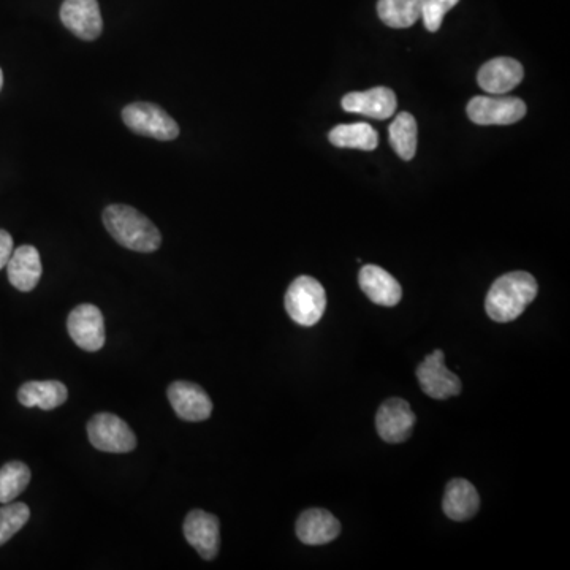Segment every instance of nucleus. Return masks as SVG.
<instances>
[{
	"label": "nucleus",
	"instance_id": "nucleus-10",
	"mask_svg": "<svg viewBox=\"0 0 570 570\" xmlns=\"http://www.w3.org/2000/svg\"><path fill=\"white\" fill-rule=\"evenodd\" d=\"M167 395L176 415L186 422H203L211 417L213 403L200 385L178 380L168 387Z\"/></svg>",
	"mask_w": 570,
	"mask_h": 570
},
{
	"label": "nucleus",
	"instance_id": "nucleus-8",
	"mask_svg": "<svg viewBox=\"0 0 570 570\" xmlns=\"http://www.w3.org/2000/svg\"><path fill=\"white\" fill-rule=\"evenodd\" d=\"M67 330L76 346L86 352H97L105 346V320L94 304H80L70 312Z\"/></svg>",
	"mask_w": 570,
	"mask_h": 570
},
{
	"label": "nucleus",
	"instance_id": "nucleus-17",
	"mask_svg": "<svg viewBox=\"0 0 570 570\" xmlns=\"http://www.w3.org/2000/svg\"><path fill=\"white\" fill-rule=\"evenodd\" d=\"M341 532V523L328 510L309 509L297 521L298 539L306 545H323L335 540Z\"/></svg>",
	"mask_w": 570,
	"mask_h": 570
},
{
	"label": "nucleus",
	"instance_id": "nucleus-20",
	"mask_svg": "<svg viewBox=\"0 0 570 570\" xmlns=\"http://www.w3.org/2000/svg\"><path fill=\"white\" fill-rule=\"evenodd\" d=\"M328 140L336 148L374 151L379 146V133L366 122H355V124H341L331 129Z\"/></svg>",
	"mask_w": 570,
	"mask_h": 570
},
{
	"label": "nucleus",
	"instance_id": "nucleus-23",
	"mask_svg": "<svg viewBox=\"0 0 570 570\" xmlns=\"http://www.w3.org/2000/svg\"><path fill=\"white\" fill-rule=\"evenodd\" d=\"M31 482V469L21 461H10L0 469V502L15 501Z\"/></svg>",
	"mask_w": 570,
	"mask_h": 570
},
{
	"label": "nucleus",
	"instance_id": "nucleus-18",
	"mask_svg": "<svg viewBox=\"0 0 570 570\" xmlns=\"http://www.w3.org/2000/svg\"><path fill=\"white\" fill-rule=\"evenodd\" d=\"M480 496L468 480L453 479L445 488L442 509L453 521L471 520L479 512Z\"/></svg>",
	"mask_w": 570,
	"mask_h": 570
},
{
	"label": "nucleus",
	"instance_id": "nucleus-16",
	"mask_svg": "<svg viewBox=\"0 0 570 570\" xmlns=\"http://www.w3.org/2000/svg\"><path fill=\"white\" fill-rule=\"evenodd\" d=\"M8 281L19 292H31L42 278L40 254L34 246L24 244L13 251L7 263Z\"/></svg>",
	"mask_w": 570,
	"mask_h": 570
},
{
	"label": "nucleus",
	"instance_id": "nucleus-13",
	"mask_svg": "<svg viewBox=\"0 0 570 570\" xmlns=\"http://www.w3.org/2000/svg\"><path fill=\"white\" fill-rule=\"evenodd\" d=\"M342 108L347 113H357L366 118L384 119L392 118L396 113V95L392 89L373 88L365 92H349L342 97Z\"/></svg>",
	"mask_w": 570,
	"mask_h": 570
},
{
	"label": "nucleus",
	"instance_id": "nucleus-27",
	"mask_svg": "<svg viewBox=\"0 0 570 570\" xmlns=\"http://www.w3.org/2000/svg\"><path fill=\"white\" fill-rule=\"evenodd\" d=\"M2 86H4V73L0 70V89H2Z\"/></svg>",
	"mask_w": 570,
	"mask_h": 570
},
{
	"label": "nucleus",
	"instance_id": "nucleus-7",
	"mask_svg": "<svg viewBox=\"0 0 570 570\" xmlns=\"http://www.w3.org/2000/svg\"><path fill=\"white\" fill-rule=\"evenodd\" d=\"M417 379L423 393L439 401L460 395L463 388L458 376L445 368L444 352L439 349L434 350L433 354L428 355L420 363L417 368Z\"/></svg>",
	"mask_w": 570,
	"mask_h": 570
},
{
	"label": "nucleus",
	"instance_id": "nucleus-3",
	"mask_svg": "<svg viewBox=\"0 0 570 570\" xmlns=\"http://www.w3.org/2000/svg\"><path fill=\"white\" fill-rule=\"evenodd\" d=\"M285 311L290 319L303 327L319 323L327 308V293L317 279L300 276L290 284L284 298Z\"/></svg>",
	"mask_w": 570,
	"mask_h": 570
},
{
	"label": "nucleus",
	"instance_id": "nucleus-11",
	"mask_svg": "<svg viewBox=\"0 0 570 570\" xmlns=\"http://www.w3.org/2000/svg\"><path fill=\"white\" fill-rule=\"evenodd\" d=\"M213 513L192 510L184 521V536L203 559H214L221 545V528Z\"/></svg>",
	"mask_w": 570,
	"mask_h": 570
},
{
	"label": "nucleus",
	"instance_id": "nucleus-24",
	"mask_svg": "<svg viewBox=\"0 0 570 570\" xmlns=\"http://www.w3.org/2000/svg\"><path fill=\"white\" fill-rule=\"evenodd\" d=\"M31 518V510L24 502H7L0 507V545L7 544L16 532L26 526Z\"/></svg>",
	"mask_w": 570,
	"mask_h": 570
},
{
	"label": "nucleus",
	"instance_id": "nucleus-15",
	"mask_svg": "<svg viewBox=\"0 0 570 570\" xmlns=\"http://www.w3.org/2000/svg\"><path fill=\"white\" fill-rule=\"evenodd\" d=\"M360 289L379 306L392 308L403 298V289L392 274L376 265L363 266L358 274Z\"/></svg>",
	"mask_w": 570,
	"mask_h": 570
},
{
	"label": "nucleus",
	"instance_id": "nucleus-22",
	"mask_svg": "<svg viewBox=\"0 0 570 570\" xmlns=\"http://www.w3.org/2000/svg\"><path fill=\"white\" fill-rule=\"evenodd\" d=\"M417 121L409 113H399L388 127L390 145L403 160H412L417 152Z\"/></svg>",
	"mask_w": 570,
	"mask_h": 570
},
{
	"label": "nucleus",
	"instance_id": "nucleus-12",
	"mask_svg": "<svg viewBox=\"0 0 570 570\" xmlns=\"http://www.w3.org/2000/svg\"><path fill=\"white\" fill-rule=\"evenodd\" d=\"M61 19L64 26L81 40L91 42L102 34V13L97 0H64Z\"/></svg>",
	"mask_w": 570,
	"mask_h": 570
},
{
	"label": "nucleus",
	"instance_id": "nucleus-5",
	"mask_svg": "<svg viewBox=\"0 0 570 570\" xmlns=\"http://www.w3.org/2000/svg\"><path fill=\"white\" fill-rule=\"evenodd\" d=\"M89 442L95 449L108 453L132 452L137 436L121 417L108 412L94 415L88 423Z\"/></svg>",
	"mask_w": 570,
	"mask_h": 570
},
{
	"label": "nucleus",
	"instance_id": "nucleus-21",
	"mask_svg": "<svg viewBox=\"0 0 570 570\" xmlns=\"http://www.w3.org/2000/svg\"><path fill=\"white\" fill-rule=\"evenodd\" d=\"M425 0H379L377 13L382 23L393 29H406L422 18Z\"/></svg>",
	"mask_w": 570,
	"mask_h": 570
},
{
	"label": "nucleus",
	"instance_id": "nucleus-1",
	"mask_svg": "<svg viewBox=\"0 0 570 570\" xmlns=\"http://www.w3.org/2000/svg\"><path fill=\"white\" fill-rule=\"evenodd\" d=\"M539 292L532 274L512 271L496 279L485 298V311L494 322L507 323L523 314Z\"/></svg>",
	"mask_w": 570,
	"mask_h": 570
},
{
	"label": "nucleus",
	"instance_id": "nucleus-26",
	"mask_svg": "<svg viewBox=\"0 0 570 570\" xmlns=\"http://www.w3.org/2000/svg\"><path fill=\"white\" fill-rule=\"evenodd\" d=\"M13 251V238L10 233L5 230H0V270L7 266L8 260L12 257Z\"/></svg>",
	"mask_w": 570,
	"mask_h": 570
},
{
	"label": "nucleus",
	"instance_id": "nucleus-14",
	"mask_svg": "<svg viewBox=\"0 0 570 570\" xmlns=\"http://www.w3.org/2000/svg\"><path fill=\"white\" fill-rule=\"evenodd\" d=\"M525 72L520 62L512 57H494L482 65L477 75L480 88L494 95L506 94L517 88Z\"/></svg>",
	"mask_w": 570,
	"mask_h": 570
},
{
	"label": "nucleus",
	"instance_id": "nucleus-25",
	"mask_svg": "<svg viewBox=\"0 0 570 570\" xmlns=\"http://www.w3.org/2000/svg\"><path fill=\"white\" fill-rule=\"evenodd\" d=\"M460 0H425L422 8V19L426 29L437 32L441 29L445 13L452 10Z\"/></svg>",
	"mask_w": 570,
	"mask_h": 570
},
{
	"label": "nucleus",
	"instance_id": "nucleus-4",
	"mask_svg": "<svg viewBox=\"0 0 570 570\" xmlns=\"http://www.w3.org/2000/svg\"><path fill=\"white\" fill-rule=\"evenodd\" d=\"M122 121L133 133L159 141L175 140L179 127L162 108L148 102L130 103L122 110Z\"/></svg>",
	"mask_w": 570,
	"mask_h": 570
},
{
	"label": "nucleus",
	"instance_id": "nucleus-2",
	"mask_svg": "<svg viewBox=\"0 0 570 570\" xmlns=\"http://www.w3.org/2000/svg\"><path fill=\"white\" fill-rule=\"evenodd\" d=\"M103 224L114 240L130 251L148 254L157 251L162 243L159 228L132 206H108L103 211Z\"/></svg>",
	"mask_w": 570,
	"mask_h": 570
},
{
	"label": "nucleus",
	"instance_id": "nucleus-19",
	"mask_svg": "<svg viewBox=\"0 0 570 570\" xmlns=\"http://www.w3.org/2000/svg\"><path fill=\"white\" fill-rule=\"evenodd\" d=\"M69 398V392L59 380H32L21 385L19 403L26 407H40L42 411H53Z\"/></svg>",
	"mask_w": 570,
	"mask_h": 570
},
{
	"label": "nucleus",
	"instance_id": "nucleus-9",
	"mask_svg": "<svg viewBox=\"0 0 570 570\" xmlns=\"http://www.w3.org/2000/svg\"><path fill=\"white\" fill-rule=\"evenodd\" d=\"M415 414L407 401L390 398L382 403L376 415V428L382 441L399 444L411 437L414 431Z\"/></svg>",
	"mask_w": 570,
	"mask_h": 570
},
{
	"label": "nucleus",
	"instance_id": "nucleus-6",
	"mask_svg": "<svg viewBox=\"0 0 570 570\" xmlns=\"http://www.w3.org/2000/svg\"><path fill=\"white\" fill-rule=\"evenodd\" d=\"M468 116L479 126H510L525 118L526 103L518 97L477 95L468 103Z\"/></svg>",
	"mask_w": 570,
	"mask_h": 570
}]
</instances>
